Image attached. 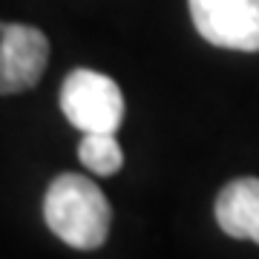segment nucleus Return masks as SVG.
Listing matches in <instances>:
<instances>
[{"label":"nucleus","mask_w":259,"mask_h":259,"mask_svg":"<svg viewBox=\"0 0 259 259\" xmlns=\"http://www.w3.org/2000/svg\"><path fill=\"white\" fill-rule=\"evenodd\" d=\"M44 219L61 242L78 250L101 248L107 242L112 210L93 179L64 173L44 196Z\"/></svg>","instance_id":"nucleus-1"},{"label":"nucleus","mask_w":259,"mask_h":259,"mask_svg":"<svg viewBox=\"0 0 259 259\" xmlns=\"http://www.w3.org/2000/svg\"><path fill=\"white\" fill-rule=\"evenodd\" d=\"M61 110L81 133H115L124 121V95L107 75L72 69L61 87Z\"/></svg>","instance_id":"nucleus-2"},{"label":"nucleus","mask_w":259,"mask_h":259,"mask_svg":"<svg viewBox=\"0 0 259 259\" xmlns=\"http://www.w3.org/2000/svg\"><path fill=\"white\" fill-rule=\"evenodd\" d=\"M196 32L222 49L259 52V0H187Z\"/></svg>","instance_id":"nucleus-3"},{"label":"nucleus","mask_w":259,"mask_h":259,"mask_svg":"<svg viewBox=\"0 0 259 259\" xmlns=\"http://www.w3.org/2000/svg\"><path fill=\"white\" fill-rule=\"evenodd\" d=\"M49 40L26 23H6L0 29V95L32 90L47 69Z\"/></svg>","instance_id":"nucleus-4"},{"label":"nucleus","mask_w":259,"mask_h":259,"mask_svg":"<svg viewBox=\"0 0 259 259\" xmlns=\"http://www.w3.org/2000/svg\"><path fill=\"white\" fill-rule=\"evenodd\" d=\"M216 222L228 236L259 245V179H233L216 196Z\"/></svg>","instance_id":"nucleus-5"},{"label":"nucleus","mask_w":259,"mask_h":259,"mask_svg":"<svg viewBox=\"0 0 259 259\" xmlns=\"http://www.w3.org/2000/svg\"><path fill=\"white\" fill-rule=\"evenodd\" d=\"M78 158L95 176H112L124 164V153L115 133H83L78 144Z\"/></svg>","instance_id":"nucleus-6"},{"label":"nucleus","mask_w":259,"mask_h":259,"mask_svg":"<svg viewBox=\"0 0 259 259\" xmlns=\"http://www.w3.org/2000/svg\"><path fill=\"white\" fill-rule=\"evenodd\" d=\"M0 29H3V23H0Z\"/></svg>","instance_id":"nucleus-7"}]
</instances>
